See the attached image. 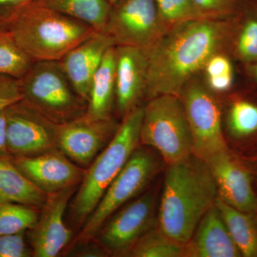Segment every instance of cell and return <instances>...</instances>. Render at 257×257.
I'll use <instances>...</instances> for the list:
<instances>
[{
    "label": "cell",
    "mask_w": 257,
    "mask_h": 257,
    "mask_svg": "<svg viewBox=\"0 0 257 257\" xmlns=\"http://www.w3.org/2000/svg\"><path fill=\"white\" fill-rule=\"evenodd\" d=\"M235 24L236 17L204 18L168 29L146 52L145 99L162 94L179 96L184 85L202 72L213 55L230 54Z\"/></svg>",
    "instance_id": "obj_1"
},
{
    "label": "cell",
    "mask_w": 257,
    "mask_h": 257,
    "mask_svg": "<svg viewBox=\"0 0 257 257\" xmlns=\"http://www.w3.org/2000/svg\"><path fill=\"white\" fill-rule=\"evenodd\" d=\"M217 197L215 180L205 161L192 154L169 165L158 227L172 239L186 244Z\"/></svg>",
    "instance_id": "obj_2"
},
{
    "label": "cell",
    "mask_w": 257,
    "mask_h": 257,
    "mask_svg": "<svg viewBox=\"0 0 257 257\" xmlns=\"http://www.w3.org/2000/svg\"><path fill=\"white\" fill-rule=\"evenodd\" d=\"M5 30L33 62L60 61L95 33L90 25L31 1Z\"/></svg>",
    "instance_id": "obj_3"
},
{
    "label": "cell",
    "mask_w": 257,
    "mask_h": 257,
    "mask_svg": "<svg viewBox=\"0 0 257 257\" xmlns=\"http://www.w3.org/2000/svg\"><path fill=\"white\" fill-rule=\"evenodd\" d=\"M144 106L140 104L125 115L111 141L86 170L70 206L71 220L77 227L87 221L140 145Z\"/></svg>",
    "instance_id": "obj_4"
},
{
    "label": "cell",
    "mask_w": 257,
    "mask_h": 257,
    "mask_svg": "<svg viewBox=\"0 0 257 257\" xmlns=\"http://www.w3.org/2000/svg\"><path fill=\"white\" fill-rule=\"evenodd\" d=\"M23 100L57 124L85 114L87 101L79 95L58 61L33 62L20 79Z\"/></svg>",
    "instance_id": "obj_5"
},
{
    "label": "cell",
    "mask_w": 257,
    "mask_h": 257,
    "mask_svg": "<svg viewBox=\"0 0 257 257\" xmlns=\"http://www.w3.org/2000/svg\"><path fill=\"white\" fill-rule=\"evenodd\" d=\"M140 144L155 149L168 166L192 155V135L179 96L162 94L147 100Z\"/></svg>",
    "instance_id": "obj_6"
},
{
    "label": "cell",
    "mask_w": 257,
    "mask_h": 257,
    "mask_svg": "<svg viewBox=\"0 0 257 257\" xmlns=\"http://www.w3.org/2000/svg\"><path fill=\"white\" fill-rule=\"evenodd\" d=\"M160 169L155 155L145 149L133 152L122 170L113 180L76 238V244L95 239L101 226L112 214L133 199L153 179Z\"/></svg>",
    "instance_id": "obj_7"
},
{
    "label": "cell",
    "mask_w": 257,
    "mask_h": 257,
    "mask_svg": "<svg viewBox=\"0 0 257 257\" xmlns=\"http://www.w3.org/2000/svg\"><path fill=\"white\" fill-rule=\"evenodd\" d=\"M192 138L193 155L204 161L228 150L223 133V113L218 96L208 89L201 74L179 94Z\"/></svg>",
    "instance_id": "obj_8"
},
{
    "label": "cell",
    "mask_w": 257,
    "mask_h": 257,
    "mask_svg": "<svg viewBox=\"0 0 257 257\" xmlns=\"http://www.w3.org/2000/svg\"><path fill=\"white\" fill-rule=\"evenodd\" d=\"M167 30L155 0H121L111 5L102 32L114 46L133 47L147 52Z\"/></svg>",
    "instance_id": "obj_9"
},
{
    "label": "cell",
    "mask_w": 257,
    "mask_h": 257,
    "mask_svg": "<svg viewBox=\"0 0 257 257\" xmlns=\"http://www.w3.org/2000/svg\"><path fill=\"white\" fill-rule=\"evenodd\" d=\"M10 157H30L57 149L58 124L21 100L5 109Z\"/></svg>",
    "instance_id": "obj_10"
},
{
    "label": "cell",
    "mask_w": 257,
    "mask_h": 257,
    "mask_svg": "<svg viewBox=\"0 0 257 257\" xmlns=\"http://www.w3.org/2000/svg\"><path fill=\"white\" fill-rule=\"evenodd\" d=\"M155 192H149L128 204L101 226L96 238L108 253L125 256L153 227Z\"/></svg>",
    "instance_id": "obj_11"
},
{
    "label": "cell",
    "mask_w": 257,
    "mask_h": 257,
    "mask_svg": "<svg viewBox=\"0 0 257 257\" xmlns=\"http://www.w3.org/2000/svg\"><path fill=\"white\" fill-rule=\"evenodd\" d=\"M119 123L116 118L92 119L85 114L58 124L57 149L82 168L89 167L113 138Z\"/></svg>",
    "instance_id": "obj_12"
},
{
    "label": "cell",
    "mask_w": 257,
    "mask_h": 257,
    "mask_svg": "<svg viewBox=\"0 0 257 257\" xmlns=\"http://www.w3.org/2000/svg\"><path fill=\"white\" fill-rule=\"evenodd\" d=\"M77 187L47 194L36 224L29 230L33 256H57L70 242L72 231L64 223V216Z\"/></svg>",
    "instance_id": "obj_13"
},
{
    "label": "cell",
    "mask_w": 257,
    "mask_h": 257,
    "mask_svg": "<svg viewBox=\"0 0 257 257\" xmlns=\"http://www.w3.org/2000/svg\"><path fill=\"white\" fill-rule=\"evenodd\" d=\"M19 170L47 194L79 187L86 170L58 149L30 157H11Z\"/></svg>",
    "instance_id": "obj_14"
},
{
    "label": "cell",
    "mask_w": 257,
    "mask_h": 257,
    "mask_svg": "<svg viewBox=\"0 0 257 257\" xmlns=\"http://www.w3.org/2000/svg\"><path fill=\"white\" fill-rule=\"evenodd\" d=\"M216 187L218 198L244 212H257V197L249 172L229 152H219L206 161Z\"/></svg>",
    "instance_id": "obj_15"
},
{
    "label": "cell",
    "mask_w": 257,
    "mask_h": 257,
    "mask_svg": "<svg viewBox=\"0 0 257 257\" xmlns=\"http://www.w3.org/2000/svg\"><path fill=\"white\" fill-rule=\"evenodd\" d=\"M116 47L114 113L123 117L145 99L148 75L146 52L127 46Z\"/></svg>",
    "instance_id": "obj_16"
},
{
    "label": "cell",
    "mask_w": 257,
    "mask_h": 257,
    "mask_svg": "<svg viewBox=\"0 0 257 257\" xmlns=\"http://www.w3.org/2000/svg\"><path fill=\"white\" fill-rule=\"evenodd\" d=\"M113 46L114 43L109 36L97 31L58 61L76 92L84 100L88 101L94 74L106 52Z\"/></svg>",
    "instance_id": "obj_17"
},
{
    "label": "cell",
    "mask_w": 257,
    "mask_h": 257,
    "mask_svg": "<svg viewBox=\"0 0 257 257\" xmlns=\"http://www.w3.org/2000/svg\"><path fill=\"white\" fill-rule=\"evenodd\" d=\"M241 256L216 204L207 211L185 244L184 257Z\"/></svg>",
    "instance_id": "obj_18"
},
{
    "label": "cell",
    "mask_w": 257,
    "mask_h": 257,
    "mask_svg": "<svg viewBox=\"0 0 257 257\" xmlns=\"http://www.w3.org/2000/svg\"><path fill=\"white\" fill-rule=\"evenodd\" d=\"M116 47L106 52L99 68L93 77L85 116L89 119L112 117L115 107Z\"/></svg>",
    "instance_id": "obj_19"
},
{
    "label": "cell",
    "mask_w": 257,
    "mask_h": 257,
    "mask_svg": "<svg viewBox=\"0 0 257 257\" xmlns=\"http://www.w3.org/2000/svg\"><path fill=\"white\" fill-rule=\"evenodd\" d=\"M47 194L19 170L11 157L0 155V202L18 203L40 210Z\"/></svg>",
    "instance_id": "obj_20"
},
{
    "label": "cell",
    "mask_w": 257,
    "mask_h": 257,
    "mask_svg": "<svg viewBox=\"0 0 257 257\" xmlns=\"http://www.w3.org/2000/svg\"><path fill=\"white\" fill-rule=\"evenodd\" d=\"M233 89L227 96L225 124L230 136L246 140L257 135V89Z\"/></svg>",
    "instance_id": "obj_21"
},
{
    "label": "cell",
    "mask_w": 257,
    "mask_h": 257,
    "mask_svg": "<svg viewBox=\"0 0 257 257\" xmlns=\"http://www.w3.org/2000/svg\"><path fill=\"white\" fill-rule=\"evenodd\" d=\"M230 55L241 67L257 60V0H246L236 17Z\"/></svg>",
    "instance_id": "obj_22"
},
{
    "label": "cell",
    "mask_w": 257,
    "mask_h": 257,
    "mask_svg": "<svg viewBox=\"0 0 257 257\" xmlns=\"http://www.w3.org/2000/svg\"><path fill=\"white\" fill-rule=\"evenodd\" d=\"M215 204L241 256L257 257V220L255 213L235 209L218 197Z\"/></svg>",
    "instance_id": "obj_23"
},
{
    "label": "cell",
    "mask_w": 257,
    "mask_h": 257,
    "mask_svg": "<svg viewBox=\"0 0 257 257\" xmlns=\"http://www.w3.org/2000/svg\"><path fill=\"white\" fill-rule=\"evenodd\" d=\"M102 32L111 5L106 0H32Z\"/></svg>",
    "instance_id": "obj_24"
},
{
    "label": "cell",
    "mask_w": 257,
    "mask_h": 257,
    "mask_svg": "<svg viewBox=\"0 0 257 257\" xmlns=\"http://www.w3.org/2000/svg\"><path fill=\"white\" fill-rule=\"evenodd\" d=\"M234 59L227 52L216 54L208 60L201 75L208 89L217 96L226 95L235 88Z\"/></svg>",
    "instance_id": "obj_25"
},
{
    "label": "cell",
    "mask_w": 257,
    "mask_h": 257,
    "mask_svg": "<svg viewBox=\"0 0 257 257\" xmlns=\"http://www.w3.org/2000/svg\"><path fill=\"white\" fill-rule=\"evenodd\" d=\"M185 244L178 242L164 233L160 228H153L140 238L124 256L184 257Z\"/></svg>",
    "instance_id": "obj_26"
},
{
    "label": "cell",
    "mask_w": 257,
    "mask_h": 257,
    "mask_svg": "<svg viewBox=\"0 0 257 257\" xmlns=\"http://www.w3.org/2000/svg\"><path fill=\"white\" fill-rule=\"evenodd\" d=\"M40 209L18 203L0 202V235L25 232L36 224Z\"/></svg>",
    "instance_id": "obj_27"
},
{
    "label": "cell",
    "mask_w": 257,
    "mask_h": 257,
    "mask_svg": "<svg viewBox=\"0 0 257 257\" xmlns=\"http://www.w3.org/2000/svg\"><path fill=\"white\" fill-rule=\"evenodd\" d=\"M32 64L10 32L0 29V74L21 79Z\"/></svg>",
    "instance_id": "obj_28"
},
{
    "label": "cell",
    "mask_w": 257,
    "mask_h": 257,
    "mask_svg": "<svg viewBox=\"0 0 257 257\" xmlns=\"http://www.w3.org/2000/svg\"><path fill=\"white\" fill-rule=\"evenodd\" d=\"M159 14L168 29L197 19L204 18L192 0H155Z\"/></svg>",
    "instance_id": "obj_29"
},
{
    "label": "cell",
    "mask_w": 257,
    "mask_h": 257,
    "mask_svg": "<svg viewBox=\"0 0 257 257\" xmlns=\"http://www.w3.org/2000/svg\"><path fill=\"white\" fill-rule=\"evenodd\" d=\"M204 18L229 19L238 16L246 0H192Z\"/></svg>",
    "instance_id": "obj_30"
},
{
    "label": "cell",
    "mask_w": 257,
    "mask_h": 257,
    "mask_svg": "<svg viewBox=\"0 0 257 257\" xmlns=\"http://www.w3.org/2000/svg\"><path fill=\"white\" fill-rule=\"evenodd\" d=\"M32 248L25 241V232L0 235V257H30Z\"/></svg>",
    "instance_id": "obj_31"
},
{
    "label": "cell",
    "mask_w": 257,
    "mask_h": 257,
    "mask_svg": "<svg viewBox=\"0 0 257 257\" xmlns=\"http://www.w3.org/2000/svg\"><path fill=\"white\" fill-rule=\"evenodd\" d=\"M20 79L0 74V110L23 100Z\"/></svg>",
    "instance_id": "obj_32"
},
{
    "label": "cell",
    "mask_w": 257,
    "mask_h": 257,
    "mask_svg": "<svg viewBox=\"0 0 257 257\" xmlns=\"http://www.w3.org/2000/svg\"><path fill=\"white\" fill-rule=\"evenodd\" d=\"M32 0H0V29L5 30L12 19Z\"/></svg>",
    "instance_id": "obj_33"
},
{
    "label": "cell",
    "mask_w": 257,
    "mask_h": 257,
    "mask_svg": "<svg viewBox=\"0 0 257 257\" xmlns=\"http://www.w3.org/2000/svg\"><path fill=\"white\" fill-rule=\"evenodd\" d=\"M0 155L10 156L7 148V119L5 110H0Z\"/></svg>",
    "instance_id": "obj_34"
},
{
    "label": "cell",
    "mask_w": 257,
    "mask_h": 257,
    "mask_svg": "<svg viewBox=\"0 0 257 257\" xmlns=\"http://www.w3.org/2000/svg\"><path fill=\"white\" fill-rule=\"evenodd\" d=\"M242 68L251 86L257 89V60L253 63L242 66Z\"/></svg>",
    "instance_id": "obj_35"
},
{
    "label": "cell",
    "mask_w": 257,
    "mask_h": 257,
    "mask_svg": "<svg viewBox=\"0 0 257 257\" xmlns=\"http://www.w3.org/2000/svg\"><path fill=\"white\" fill-rule=\"evenodd\" d=\"M108 3H109L111 5L116 4V3H119V2L121 1V0H106Z\"/></svg>",
    "instance_id": "obj_36"
}]
</instances>
